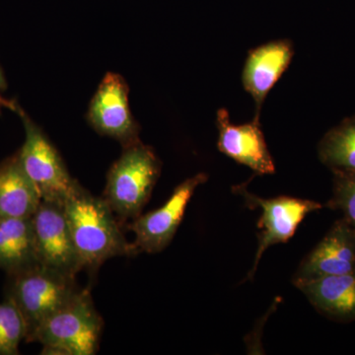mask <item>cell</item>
Segmentation results:
<instances>
[{
  "instance_id": "3957f363",
  "label": "cell",
  "mask_w": 355,
  "mask_h": 355,
  "mask_svg": "<svg viewBox=\"0 0 355 355\" xmlns=\"http://www.w3.org/2000/svg\"><path fill=\"white\" fill-rule=\"evenodd\" d=\"M160 159L141 141L123 147L110 168L103 198L121 225L141 214L161 173Z\"/></svg>"
},
{
  "instance_id": "30bf717a",
  "label": "cell",
  "mask_w": 355,
  "mask_h": 355,
  "mask_svg": "<svg viewBox=\"0 0 355 355\" xmlns=\"http://www.w3.org/2000/svg\"><path fill=\"white\" fill-rule=\"evenodd\" d=\"M354 272L355 229L342 218L301 261L292 282Z\"/></svg>"
},
{
  "instance_id": "277c9868",
  "label": "cell",
  "mask_w": 355,
  "mask_h": 355,
  "mask_svg": "<svg viewBox=\"0 0 355 355\" xmlns=\"http://www.w3.org/2000/svg\"><path fill=\"white\" fill-rule=\"evenodd\" d=\"M76 277L41 265L8 275L6 299L19 310L26 324V340L46 320L80 291Z\"/></svg>"
},
{
  "instance_id": "8992f818",
  "label": "cell",
  "mask_w": 355,
  "mask_h": 355,
  "mask_svg": "<svg viewBox=\"0 0 355 355\" xmlns=\"http://www.w3.org/2000/svg\"><path fill=\"white\" fill-rule=\"evenodd\" d=\"M236 191L244 198L250 209H260L261 216L259 220V244L252 270L248 279H254L261 257L273 245L286 243L295 234L298 226L311 212L323 209L324 205L315 200L303 198L280 197L263 198L257 197L246 190L245 187H236Z\"/></svg>"
},
{
  "instance_id": "4fadbf2b",
  "label": "cell",
  "mask_w": 355,
  "mask_h": 355,
  "mask_svg": "<svg viewBox=\"0 0 355 355\" xmlns=\"http://www.w3.org/2000/svg\"><path fill=\"white\" fill-rule=\"evenodd\" d=\"M294 286L324 316L335 321H354L355 272L305 280Z\"/></svg>"
},
{
  "instance_id": "5bb4252c",
  "label": "cell",
  "mask_w": 355,
  "mask_h": 355,
  "mask_svg": "<svg viewBox=\"0 0 355 355\" xmlns=\"http://www.w3.org/2000/svg\"><path fill=\"white\" fill-rule=\"evenodd\" d=\"M41 202L17 153L0 162V219L29 218Z\"/></svg>"
},
{
  "instance_id": "ba28073f",
  "label": "cell",
  "mask_w": 355,
  "mask_h": 355,
  "mask_svg": "<svg viewBox=\"0 0 355 355\" xmlns=\"http://www.w3.org/2000/svg\"><path fill=\"white\" fill-rule=\"evenodd\" d=\"M40 265L76 277L83 270L64 209V203L42 200L32 216Z\"/></svg>"
},
{
  "instance_id": "9a60e30c",
  "label": "cell",
  "mask_w": 355,
  "mask_h": 355,
  "mask_svg": "<svg viewBox=\"0 0 355 355\" xmlns=\"http://www.w3.org/2000/svg\"><path fill=\"white\" fill-rule=\"evenodd\" d=\"M39 265L32 217L0 219V268L7 277Z\"/></svg>"
},
{
  "instance_id": "ac0fdd59",
  "label": "cell",
  "mask_w": 355,
  "mask_h": 355,
  "mask_svg": "<svg viewBox=\"0 0 355 355\" xmlns=\"http://www.w3.org/2000/svg\"><path fill=\"white\" fill-rule=\"evenodd\" d=\"M328 207L340 210L355 229V173H334L333 198Z\"/></svg>"
},
{
  "instance_id": "d6986e66",
  "label": "cell",
  "mask_w": 355,
  "mask_h": 355,
  "mask_svg": "<svg viewBox=\"0 0 355 355\" xmlns=\"http://www.w3.org/2000/svg\"><path fill=\"white\" fill-rule=\"evenodd\" d=\"M6 76H4L3 71H2L1 67H0V114H1L2 110L8 109L14 112V113L20 114L23 110L19 106V104L14 101V100H8L4 97L3 92L6 90Z\"/></svg>"
},
{
  "instance_id": "6da1fadb",
  "label": "cell",
  "mask_w": 355,
  "mask_h": 355,
  "mask_svg": "<svg viewBox=\"0 0 355 355\" xmlns=\"http://www.w3.org/2000/svg\"><path fill=\"white\" fill-rule=\"evenodd\" d=\"M64 209L83 270L96 272L109 259L137 256L104 198L79 184L65 198Z\"/></svg>"
},
{
  "instance_id": "7c38bea8",
  "label": "cell",
  "mask_w": 355,
  "mask_h": 355,
  "mask_svg": "<svg viewBox=\"0 0 355 355\" xmlns=\"http://www.w3.org/2000/svg\"><path fill=\"white\" fill-rule=\"evenodd\" d=\"M293 55V44L289 40L270 42L250 51L243 69L242 81L245 90L256 103L254 118H260L266 95L286 72Z\"/></svg>"
},
{
  "instance_id": "7a4b0ae2",
  "label": "cell",
  "mask_w": 355,
  "mask_h": 355,
  "mask_svg": "<svg viewBox=\"0 0 355 355\" xmlns=\"http://www.w3.org/2000/svg\"><path fill=\"white\" fill-rule=\"evenodd\" d=\"M104 328L90 289L81 288L62 309L49 318L26 343H38L42 354L94 355Z\"/></svg>"
},
{
  "instance_id": "e0dca14e",
  "label": "cell",
  "mask_w": 355,
  "mask_h": 355,
  "mask_svg": "<svg viewBox=\"0 0 355 355\" xmlns=\"http://www.w3.org/2000/svg\"><path fill=\"white\" fill-rule=\"evenodd\" d=\"M26 324L19 310L6 298L0 304V355L19 354V345L25 340Z\"/></svg>"
},
{
  "instance_id": "5b68a950",
  "label": "cell",
  "mask_w": 355,
  "mask_h": 355,
  "mask_svg": "<svg viewBox=\"0 0 355 355\" xmlns=\"http://www.w3.org/2000/svg\"><path fill=\"white\" fill-rule=\"evenodd\" d=\"M19 116L25 128L24 144L17 151L21 166L42 200L64 203L78 181L70 176L62 156L42 128L24 111Z\"/></svg>"
},
{
  "instance_id": "9c48e42d",
  "label": "cell",
  "mask_w": 355,
  "mask_h": 355,
  "mask_svg": "<svg viewBox=\"0 0 355 355\" xmlns=\"http://www.w3.org/2000/svg\"><path fill=\"white\" fill-rule=\"evenodd\" d=\"M128 92L125 79L109 72L96 91L87 113L93 130L120 142L123 148L141 141L140 127L130 112Z\"/></svg>"
},
{
  "instance_id": "2e32d148",
  "label": "cell",
  "mask_w": 355,
  "mask_h": 355,
  "mask_svg": "<svg viewBox=\"0 0 355 355\" xmlns=\"http://www.w3.org/2000/svg\"><path fill=\"white\" fill-rule=\"evenodd\" d=\"M318 156L333 173H355V114L324 135L318 144Z\"/></svg>"
},
{
  "instance_id": "8fae6325",
  "label": "cell",
  "mask_w": 355,
  "mask_h": 355,
  "mask_svg": "<svg viewBox=\"0 0 355 355\" xmlns=\"http://www.w3.org/2000/svg\"><path fill=\"white\" fill-rule=\"evenodd\" d=\"M218 128L217 147L221 153L258 175L275 174V166L266 144L260 118L251 123L235 125L231 123L227 110L217 112Z\"/></svg>"
},
{
  "instance_id": "52a82bcc",
  "label": "cell",
  "mask_w": 355,
  "mask_h": 355,
  "mask_svg": "<svg viewBox=\"0 0 355 355\" xmlns=\"http://www.w3.org/2000/svg\"><path fill=\"white\" fill-rule=\"evenodd\" d=\"M209 180V175L198 173L184 180L175 189L167 202L146 214H140L128 225L135 235L132 243L135 254L160 253L174 239L183 221L187 207L198 187Z\"/></svg>"
}]
</instances>
